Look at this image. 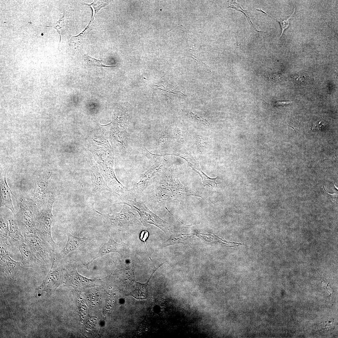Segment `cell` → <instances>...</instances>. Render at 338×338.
Returning <instances> with one entry per match:
<instances>
[{
  "mask_svg": "<svg viewBox=\"0 0 338 338\" xmlns=\"http://www.w3.org/2000/svg\"><path fill=\"white\" fill-rule=\"evenodd\" d=\"M121 203L128 205L137 211L140 215V220L142 223L153 224L166 234H169L170 230L168 223L151 211L144 203L130 199H125Z\"/></svg>",
  "mask_w": 338,
  "mask_h": 338,
  "instance_id": "2",
  "label": "cell"
},
{
  "mask_svg": "<svg viewBox=\"0 0 338 338\" xmlns=\"http://www.w3.org/2000/svg\"><path fill=\"white\" fill-rule=\"evenodd\" d=\"M109 236L108 241L100 248L95 258L88 264L91 263L94 259L98 258L111 253H117L122 257H126L128 252V245L123 242L121 236V243H118L114 240L112 236L109 234Z\"/></svg>",
  "mask_w": 338,
  "mask_h": 338,
  "instance_id": "6",
  "label": "cell"
},
{
  "mask_svg": "<svg viewBox=\"0 0 338 338\" xmlns=\"http://www.w3.org/2000/svg\"><path fill=\"white\" fill-rule=\"evenodd\" d=\"M8 222V241L11 245L18 248L23 243H24V236L22 235L18 225L16 221L13 219H10Z\"/></svg>",
  "mask_w": 338,
  "mask_h": 338,
  "instance_id": "14",
  "label": "cell"
},
{
  "mask_svg": "<svg viewBox=\"0 0 338 338\" xmlns=\"http://www.w3.org/2000/svg\"><path fill=\"white\" fill-rule=\"evenodd\" d=\"M21 255L22 263L28 267H33L42 263L25 242L18 248Z\"/></svg>",
  "mask_w": 338,
  "mask_h": 338,
  "instance_id": "15",
  "label": "cell"
},
{
  "mask_svg": "<svg viewBox=\"0 0 338 338\" xmlns=\"http://www.w3.org/2000/svg\"><path fill=\"white\" fill-rule=\"evenodd\" d=\"M51 175L40 177L35 182L33 191L34 202L35 204H41L44 201Z\"/></svg>",
  "mask_w": 338,
  "mask_h": 338,
  "instance_id": "11",
  "label": "cell"
},
{
  "mask_svg": "<svg viewBox=\"0 0 338 338\" xmlns=\"http://www.w3.org/2000/svg\"><path fill=\"white\" fill-rule=\"evenodd\" d=\"M81 3L84 5H87L90 7L92 6L95 10L94 16L101 8L109 4L108 3H103L99 2H94L91 4H88L85 3Z\"/></svg>",
  "mask_w": 338,
  "mask_h": 338,
  "instance_id": "20",
  "label": "cell"
},
{
  "mask_svg": "<svg viewBox=\"0 0 338 338\" xmlns=\"http://www.w3.org/2000/svg\"><path fill=\"white\" fill-rule=\"evenodd\" d=\"M295 9L294 8L293 13L289 16V18L284 20H282L280 21L276 20L279 24L281 29V33L280 36V38L283 35L284 31L289 27L290 22V20L294 15Z\"/></svg>",
  "mask_w": 338,
  "mask_h": 338,
  "instance_id": "19",
  "label": "cell"
},
{
  "mask_svg": "<svg viewBox=\"0 0 338 338\" xmlns=\"http://www.w3.org/2000/svg\"><path fill=\"white\" fill-rule=\"evenodd\" d=\"M0 207L4 206L14 214L15 211L13 207L11 194L14 195L9 187L7 181L6 172L2 171L0 176Z\"/></svg>",
  "mask_w": 338,
  "mask_h": 338,
  "instance_id": "9",
  "label": "cell"
},
{
  "mask_svg": "<svg viewBox=\"0 0 338 338\" xmlns=\"http://www.w3.org/2000/svg\"><path fill=\"white\" fill-rule=\"evenodd\" d=\"M24 242L35 254L45 262H55L53 252L36 233L24 234Z\"/></svg>",
  "mask_w": 338,
  "mask_h": 338,
  "instance_id": "4",
  "label": "cell"
},
{
  "mask_svg": "<svg viewBox=\"0 0 338 338\" xmlns=\"http://www.w3.org/2000/svg\"><path fill=\"white\" fill-rule=\"evenodd\" d=\"M9 248L0 245V269L2 273L12 275L21 267V263L12 259L8 253Z\"/></svg>",
  "mask_w": 338,
  "mask_h": 338,
  "instance_id": "7",
  "label": "cell"
},
{
  "mask_svg": "<svg viewBox=\"0 0 338 338\" xmlns=\"http://www.w3.org/2000/svg\"><path fill=\"white\" fill-rule=\"evenodd\" d=\"M84 59L87 63L93 66L105 67H109L116 66V65L111 66L106 65L102 63V60L96 59L87 54H84Z\"/></svg>",
  "mask_w": 338,
  "mask_h": 338,
  "instance_id": "18",
  "label": "cell"
},
{
  "mask_svg": "<svg viewBox=\"0 0 338 338\" xmlns=\"http://www.w3.org/2000/svg\"><path fill=\"white\" fill-rule=\"evenodd\" d=\"M325 190L326 192H327V193L330 196V197H332V198H333L334 199H335V198H337V195L336 194H335V193L331 194V193H329L328 192H326V190Z\"/></svg>",
  "mask_w": 338,
  "mask_h": 338,
  "instance_id": "22",
  "label": "cell"
},
{
  "mask_svg": "<svg viewBox=\"0 0 338 338\" xmlns=\"http://www.w3.org/2000/svg\"><path fill=\"white\" fill-rule=\"evenodd\" d=\"M0 239H8L9 231V222L6 219L0 216Z\"/></svg>",
  "mask_w": 338,
  "mask_h": 338,
  "instance_id": "17",
  "label": "cell"
},
{
  "mask_svg": "<svg viewBox=\"0 0 338 338\" xmlns=\"http://www.w3.org/2000/svg\"><path fill=\"white\" fill-rule=\"evenodd\" d=\"M54 263V262L52 263L51 269L40 287L43 290L49 293L52 292L63 282V277L61 272L57 270H52Z\"/></svg>",
  "mask_w": 338,
  "mask_h": 338,
  "instance_id": "10",
  "label": "cell"
},
{
  "mask_svg": "<svg viewBox=\"0 0 338 338\" xmlns=\"http://www.w3.org/2000/svg\"><path fill=\"white\" fill-rule=\"evenodd\" d=\"M92 183V192L94 194H98L103 191H106L112 192L95 166H91L90 169Z\"/></svg>",
  "mask_w": 338,
  "mask_h": 338,
  "instance_id": "12",
  "label": "cell"
},
{
  "mask_svg": "<svg viewBox=\"0 0 338 338\" xmlns=\"http://www.w3.org/2000/svg\"><path fill=\"white\" fill-rule=\"evenodd\" d=\"M18 208L16 214L18 225L25 233H36V215L33 206L28 201L23 198L16 199Z\"/></svg>",
  "mask_w": 338,
  "mask_h": 338,
  "instance_id": "3",
  "label": "cell"
},
{
  "mask_svg": "<svg viewBox=\"0 0 338 338\" xmlns=\"http://www.w3.org/2000/svg\"><path fill=\"white\" fill-rule=\"evenodd\" d=\"M125 206L123 207L121 211L119 213L112 215L103 214L98 211L96 212L100 214L105 223L117 227H122L129 224H133L135 220L132 218L135 217L131 213Z\"/></svg>",
  "mask_w": 338,
  "mask_h": 338,
  "instance_id": "5",
  "label": "cell"
},
{
  "mask_svg": "<svg viewBox=\"0 0 338 338\" xmlns=\"http://www.w3.org/2000/svg\"><path fill=\"white\" fill-rule=\"evenodd\" d=\"M149 233L148 231L143 230L141 232L140 237V239L144 242L147 249V247L146 243V241L149 236Z\"/></svg>",
  "mask_w": 338,
  "mask_h": 338,
  "instance_id": "21",
  "label": "cell"
},
{
  "mask_svg": "<svg viewBox=\"0 0 338 338\" xmlns=\"http://www.w3.org/2000/svg\"><path fill=\"white\" fill-rule=\"evenodd\" d=\"M64 277L65 284L74 286H85L92 284L95 279L86 278L78 273L76 268L70 266L65 270Z\"/></svg>",
  "mask_w": 338,
  "mask_h": 338,
  "instance_id": "8",
  "label": "cell"
},
{
  "mask_svg": "<svg viewBox=\"0 0 338 338\" xmlns=\"http://www.w3.org/2000/svg\"><path fill=\"white\" fill-rule=\"evenodd\" d=\"M67 240L66 244L61 252L65 256L70 252L83 249L87 242V238L75 237L69 232L67 233Z\"/></svg>",
  "mask_w": 338,
  "mask_h": 338,
  "instance_id": "13",
  "label": "cell"
},
{
  "mask_svg": "<svg viewBox=\"0 0 338 338\" xmlns=\"http://www.w3.org/2000/svg\"><path fill=\"white\" fill-rule=\"evenodd\" d=\"M55 200L54 194L50 193L46 207L36 216V234L53 252L57 246L53 239L51 232L54 219L52 208Z\"/></svg>",
  "mask_w": 338,
  "mask_h": 338,
  "instance_id": "1",
  "label": "cell"
},
{
  "mask_svg": "<svg viewBox=\"0 0 338 338\" xmlns=\"http://www.w3.org/2000/svg\"><path fill=\"white\" fill-rule=\"evenodd\" d=\"M228 8H232L237 10L239 11L242 13L246 17L248 21L249 24L252 26L253 28L256 31L260 32L262 31L258 30L255 27V26L253 23L250 18L248 15V13L246 10L243 9L240 6L238 2L236 0L231 1L229 3V6Z\"/></svg>",
  "mask_w": 338,
  "mask_h": 338,
  "instance_id": "16",
  "label": "cell"
}]
</instances>
